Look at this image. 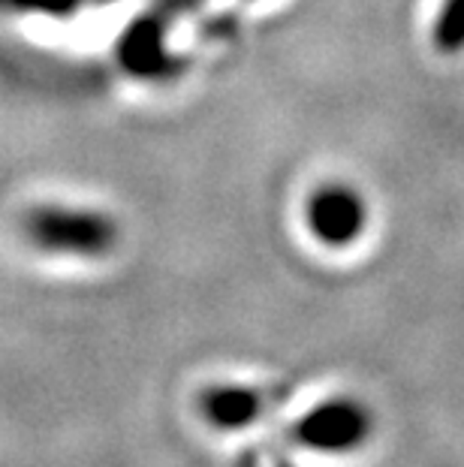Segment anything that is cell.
Listing matches in <instances>:
<instances>
[{
	"label": "cell",
	"mask_w": 464,
	"mask_h": 467,
	"mask_svg": "<svg viewBox=\"0 0 464 467\" xmlns=\"http://www.w3.org/2000/svg\"><path fill=\"white\" fill-rule=\"evenodd\" d=\"M22 13H39L48 18H70L85 0H9Z\"/></svg>",
	"instance_id": "obj_6"
},
{
	"label": "cell",
	"mask_w": 464,
	"mask_h": 467,
	"mask_svg": "<svg viewBox=\"0 0 464 467\" xmlns=\"http://www.w3.org/2000/svg\"><path fill=\"white\" fill-rule=\"evenodd\" d=\"M118 61L127 73L139 78H163L175 69V57L166 48L163 25L157 18H139L124 31L121 43H118Z\"/></svg>",
	"instance_id": "obj_3"
},
{
	"label": "cell",
	"mask_w": 464,
	"mask_h": 467,
	"mask_svg": "<svg viewBox=\"0 0 464 467\" xmlns=\"http://www.w3.org/2000/svg\"><path fill=\"white\" fill-rule=\"evenodd\" d=\"M304 217H308V230L317 242L329 247H347L350 242H356L368 223V205L356 187L332 182L308 196Z\"/></svg>",
	"instance_id": "obj_2"
},
{
	"label": "cell",
	"mask_w": 464,
	"mask_h": 467,
	"mask_svg": "<svg viewBox=\"0 0 464 467\" xmlns=\"http://www.w3.org/2000/svg\"><path fill=\"white\" fill-rule=\"evenodd\" d=\"M0 4H4V0H0Z\"/></svg>",
	"instance_id": "obj_8"
},
{
	"label": "cell",
	"mask_w": 464,
	"mask_h": 467,
	"mask_svg": "<svg viewBox=\"0 0 464 467\" xmlns=\"http://www.w3.org/2000/svg\"><path fill=\"white\" fill-rule=\"evenodd\" d=\"M205 413L217 425H242L253 413V399L239 389H217L205 395Z\"/></svg>",
	"instance_id": "obj_5"
},
{
	"label": "cell",
	"mask_w": 464,
	"mask_h": 467,
	"mask_svg": "<svg viewBox=\"0 0 464 467\" xmlns=\"http://www.w3.org/2000/svg\"><path fill=\"white\" fill-rule=\"evenodd\" d=\"M25 235L36 251L100 260L118 244V226L106 212L46 202L25 217Z\"/></svg>",
	"instance_id": "obj_1"
},
{
	"label": "cell",
	"mask_w": 464,
	"mask_h": 467,
	"mask_svg": "<svg viewBox=\"0 0 464 467\" xmlns=\"http://www.w3.org/2000/svg\"><path fill=\"white\" fill-rule=\"evenodd\" d=\"M431 39L443 55L464 52V0H443Z\"/></svg>",
	"instance_id": "obj_4"
},
{
	"label": "cell",
	"mask_w": 464,
	"mask_h": 467,
	"mask_svg": "<svg viewBox=\"0 0 464 467\" xmlns=\"http://www.w3.org/2000/svg\"><path fill=\"white\" fill-rule=\"evenodd\" d=\"M94 4H108V0H94Z\"/></svg>",
	"instance_id": "obj_7"
}]
</instances>
